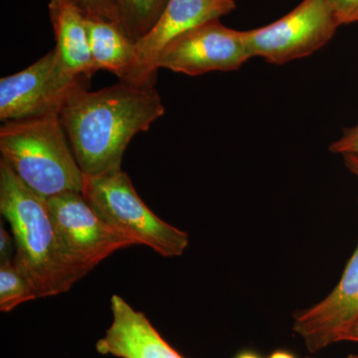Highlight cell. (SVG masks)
I'll use <instances>...</instances> for the list:
<instances>
[{
  "mask_svg": "<svg viewBox=\"0 0 358 358\" xmlns=\"http://www.w3.org/2000/svg\"><path fill=\"white\" fill-rule=\"evenodd\" d=\"M155 86L120 81L95 92L83 87L68 99L59 115L85 176L122 171L134 136L166 112Z\"/></svg>",
  "mask_w": 358,
  "mask_h": 358,
  "instance_id": "obj_1",
  "label": "cell"
},
{
  "mask_svg": "<svg viewBox=\"0 0 358 358\" xmlns=\"http://www.w3.org/2000/svg\"><path fill=\"white\" fill-rule=\"evenodd\" d=\"M0 212L13 231V261L38 298L69 291L86 273L68 255L49 208L48 199L33 192L0 159Z\"/></svg>",
  "mask_w": 358,
  "mask_h": 358,
  "instance_id": "obj_2",
  "label": "cell"
},
{
  "mask_svg": "<svg viewBox=\"0 0 358 358\" xmlns=\"http://www.w3.org/2000/svg\"><path fill=\"white\" fill-rule=\"evenodd\" d=\"M0 154L14 173L45 199L82 192L85 174L59 113L4 122L0 128Z\"/></svg>",
  "mask_w": 358,
  "mask_h": 358,
  "instance_id": "obj_3",
  "label": "cell"
},
{
  "mask_svg": "<svg viewBox=\"0 0 358 358\" xmlns=\"http://www.w3.org/2000/svg\"><path fill=\"white\" fill-rule=\"evenodd\" d=\"M82 194L110 225L160 256H181L189 245L187 233L162 220L143 203L124 171L84 176Z\"/></svg>",
  "mask_w": 358,
  "mask_h": 358,
  "instance_id": "obj_4",
  "label": "cell"
},
{
  "mask_svg": "<svg viewBox=\"0 0 358 358\" xmlns=\"http://www.w3.org/2000/svg\"><path fill=\"white\" fill-rule=\"evenodd\" d=\"M339 26L327 0H303L281 20L245 33L252 57L279 65L319 50Z\"/></svg>",
  "mask_w": 358,
  "mask_h": 358,
  "instance_id": "obj_5",
  "label": "cell"
},
{
  "mask_svg": "<svg viewBox=\"0 0 358 358\" xmlns=\"http://www.w3.org/2000/svg\"><path fill=\"white\" fill-rule=\"evenodd\" d=\"M86 78L70 74L55 49L29 67L0 80V120L17 121L59 113Z\"/></svg>",
  "mask_w": 358,
  "mask_h": 358,
  "instance_id": "obj_6",
  "label": "cell"
},
{
  "mask_svg": "<svg viewBox=\"0 0 358 358\" xmlns=\"http://www.w3.org/2000/svg\"><path fill=\"white\" fill-rule=\"evenodd\" d=\"M48 204L66 252L86 274L115 252L136 245L110 225L82 192L59 194Z\"/></svg>",
  "mask_w": 358,
  "mask_h": 358,
  "instance_id": "obj_7",
  "label": "cell"
},
{
  "mask_svg": "<svg viewBox=\"0 0 358 358\" xmlns=\"http://www.w3.org/2000/svg\"><path fill=\"white\" fill-rule=\"evenodd\" d=\"M251 58L246 33L213 20L167 44L157 59V68L199 76L215 71H236Z\"/></svg>",
  "mask_w": 358,
  "mask_h": 358,
  "instance_id": "obj_8",
  "label": "cell"
},
{
  "mask_svg": "<svg viewBox=\"0 0 358 358\" xmlns=\"http://www.w3.org/2000/svg\"><path fill=\"white\" fill-rule=\"evenodd\" d=\"M235 8V0H169L150 31L136 41L134 84L155 85L157 59L167 44L197 26L220 20Z\"/></svg>",
  "mask_w": 358,
  "mask_h": 358,
  "instance_id": "obj_9",
  "label": "cell"
},
{
  "mask_svg": "<svg viewBox=\"0 0 358 358\" xmlns=\"http://www.w3.org/2000/svg\"><path fill=\"white\" fill-rule=\"evenodd\" d=\"M358 320V243L341 281L324 300L294 315L293 331L310 353L343 341Z\"/></svg>",
  "mask_w": 358,
  "mask_h": 358,
  "instance_id": "obj_10",
  "label": "cell"
},
{
  "mask_svg": "<svg viewBox=\"0 0 358 358\" xmlns=\"http://www.w3.org/2000/svg\"><path fill=\"white\" fill-rule=\"evenodd\" d=\"M113 322L96 343L101 355L119 358H185L162 338L143 313L117 294L110 299Z\"/></svg>",
  "mask_w": 358,
  "mask_h": 358,
  "instance_id": "obj_11",
  "label": "cell"
},
{
  "mask_svg": "<svg viewBox=\"0 0 358 358\" xmlns=\"http://www.w3.org/2000/svg\"><path fill=\"white\" fill-rule=\"evenodd\" d=\"M49 15L55 51L66 70L74 76L90 79L96 73L87 28V15L72 0H50Z\"/></svg>",
  "mask_w": 358,
  "mask_h": 358,
  "instance_id": "obj_12",
  "label": "cell"
},
{
  "mask_svg": "<svg viewBox=\"0 0 358 358\" xmlns=\"http://www.w3.org/2000/svg\"><path fill=\"white\" fill-rule=\"evenodd\" d=\"M90 48L96 71L106 70L120 81L134 84L136 70V41L121 24L87 15Z\"/></svg>",
  "mask_w": 358,
  "mask_h": 358,
  "instance_id": "obj_13",
  "label": "cell"
},
{
  "mask_svg": "<svg viewBox=\"0 0 358 358\" xmlns=\"http://www.w3.org/2000/svg\"><path fill=\"white\" fill-rule=\"evenodd\" d=\"M120 22L134 41L150 31L169 0H115Z\"/></svg>",
  "mask_w": 358,
  "mask_h": 358,
  "instance_id": "obj_14",
  "label": "cell"
},
{
  "mask_svg": "<svg viewBox=\"0 0 358 358\" xmlns=\"http://www.w3.org/2000/svg\"><path fill=\"white\" fill-rule=\"evenodd\" d=\"M35 299L38 296L34 287L14 261L0 264V310L10 312Z\"/></svg>",
  "mask_w": 358,
  "mask_h": 358,
  "instance_id": "obj_15",
  "label": "cell"
},
{
  "mask_svg": "<svg viewBox=\"0 0 358 358\" xmlns=\"http://www.w3.org/2000/svg\"><path fill=\"white\" fill-rule=\"evenodd\" d=\"M85 14L94 17L120 22L119 13L115 0H72Z\"/></svg>",
  "mask_w": 358,
  "mask_h": 358,
  "instance_id": "obj_16",
  "label": "cell"
},
{
  "mask_svg": "<svg viewBox=\"0 0 358 358\" xmlns=\"http://www.w3.org/2000/svg\"><path fill=\"white\" fill-rule=\"evenodd\" d=\"M339 24L358 22V0H327Z\"/></svg>",
  "mask_w": 358,
  "mask_h": 358,
  "instance_id": "obj_17",
  "label": "cell"
},
{
  "mask_svg": "<svg viewBox=\"0 0 358 358\" xmlns=\"http://www.w3.org/2000/svg\"><path fill=\"white\" fill-rule=\"evenodd\" d=\"M329 150L333 154L358 155V124L345 129L343 136L331 143Z\"/></svg>",
  "mask_w": 358,
  "mask_h": 358,
  "instance_id": "obj_18",
  "label": "cell"
},
{
  "mask_svg": "<svg viewBox=\"0 0 358 358\" xmlns=\"http://www.w3.org/2000/svg\"><path fill=\"white\" fill-rule=\"evenodd\" d=\"M13 246H15L13 237L10 236L1 224L0 227V261L1 263L13 260Z\"/></svg>",
  "mask_w": 358,
  "mask_h": 358,
  "instance_id": "obj_19",
  "label": "cell"
},
{
  "mask_svg": "<svg viewBox=\"0 0 358 358\" xmlns=\"http://www.w3.org/2000/svg\"><path fill=\"white\" fill-rule=\"evenodd\" d=\"M343 160H345V164L346 169L357 176L358 179V155H343Z\"/></svg>",
  "mask_w": 358,
  "mask_h": 358,
  "instance_id": "obj_20",
  "label": "cell"
},
{
  "mask_svg": "<svg viewBox=\"0 0 358 358\" xmlns=\"http://www.w3.org/2000/svg\"><path fill=\"white\" fill-rule=\"evenodd\" d=\"M343 341H352L358 343V320L345 334Z\"/></svg>",
  "mask_w": 358,
  "mask_h": 358,
  "instance_id": "obj_21",
  "label": "cell"
},
{
  "mask_svg": "<svg viewBox=\"0 0 358 358\" xmlns=\"http://www.w3.org/2000/svg\"><path fill=\"white\" fill-rule=\"evenodd\" d=\"M268 358H296L293 353L287 352V350H275L271 353Z\"/></svg>",
  "mask_w": 358,
  "mask_h": 358,
  "instance_id": "obj_22",
  "label": "cell"
},
{
  "mask_svg": "<svg viewBox=\"0 0 358 358\" xmlns=\"http://www.w3.org/2000/svg\"><path fill=\"white\" fill-rule=\"evenodd\" d=\"M235 358H262L260 355H257L256 352H251V350H244L240 352Z\"/></svg>",
  "mask_w": 358,
  "mask_h": 358,
  "instance_id": "obj_23",
  "label": "cell"
},
{
  "mask_svg": "<svg viewBox=\"0 0 358 358\" xmlns=\"http://www.w3.org/2000/svg\"><path fill=\"white\" fill-rule=\"evenodd\" d=\"M346 358H358V355H348V357Z\"/></svg>",
  "mask_w": 358,
  "mask_h": 358,
  "instance_id": "obj_24",
  "label": "cell"
}]
</instances>
